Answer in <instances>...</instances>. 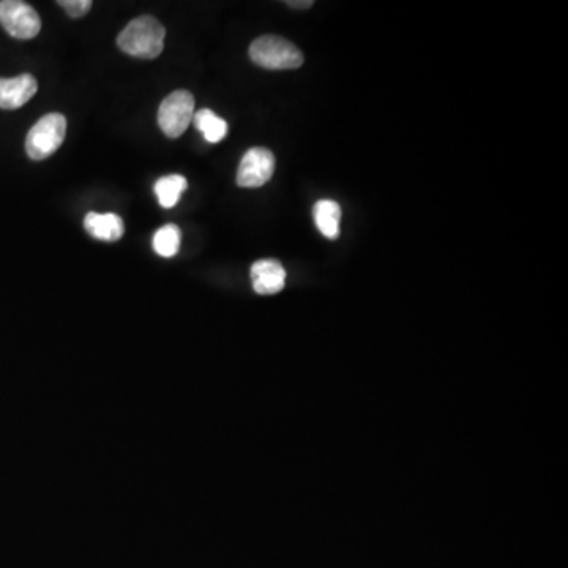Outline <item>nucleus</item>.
Segmentation results:
<instances>
[{
    "mask_svg": "<svg viewBox=\"0 0 568 568\" xmlns=\"http://www.w3.org/2000/svg\"><path fill=\"white\" fill-rule=\"evenodd\" d=\"M165 27L154 16L133 19L117 37L119 46L128 56L138 59H155L165 48Z\"/></svg>",
    "mask_w": 568,
    "mask_h": 568,
    "instance_id": "obj_1",
    "label": "nucleus"
},
{
    "mask_svg": "<svg viewBox=\"0 0 568 568\" xmlns=\"http://www.w3.org/2000/svg\"><path fill=\"white\" fill-rule=\"evenodd\" d=\"M250 59L267 70H294L302 67L305 57L294 43L277 35H264L251 43Z\"/></svg>",
    "mask_w": 568,
    "mask_h": 568,
    "instance_id": "obj_2",
    "label": "nucleus"
},
{
    "mask_svg": "<svg viewBox=\"0 0 568 568\" xmlns=\"http://www.w3.org/2000/svg\"><path fill=\"white\" fill-rule=\"evenodd\" d=\"M67 135V119L62 114H46L30 128L26 138V152L32 160H46L56 154Z\"/></svg>",
    "mask_w": 568,
    "mask_h": 568,
    "instance_id": "obj_3",
    "label": "nucleus"
},
{
    "mask_svg": "<svg viewBox=\"0 0 568 568\" xmlns=\"http://www.w3.org/2000/svg\"><path fill=\"white\" fill-rule=\"evenodd\" d=\"M195 117V97L188 90H176L158 109V125L168 138L184 135Z\"/></svg>",
    "mask_w": 568,
    "mask_h": 568,
    "instance_id": "obj_4",
    "label": "nucleus"
},
{
    "mask_svg": "<svg viewBox=\"0 0 568 568\" xmlns=\"http://www.w3.org/2000/svg\"><path fill=\"white\" fill-rule=\"evenodd\" d=\"M0 24L8 35L18 40H30L42 30V19L38 13L21 0L0 2Z\"/></svg>",
    "mask_w": 568,
    "mask_h": 568,
    "instance_id": "obj_5",
    "label": "nucleus"
},
{
    "mask_svg": "<svg viewBox=\"0 0 568 568\" xmlns=\"http://www.w3.org/2000/svg\"><path fill=\"white\" fill-rule=\"evenodd\" d=\"M275 157L269 149L253 147L243 155L237 171V185L242 188H259L272 179Z\"/></svg>",
    "mask_w": 568,
    "mask_h": 568,
    "instance_id": "obj_6",
    "label": "nucleus"
},
{
    "mask_svg": "<svg viewBox=\"0 0 568 568\" xmlns=\"http://www.w3.org/2000/svg\"><path fill=\"white\" fill-rule=\"evenodd\" d=\"M251 280L259 296H273L283 291L286 270L277 259H261L251 266Z\"/></svg>",
    "mask_w": 568,
    "mask_h": 568,
    "instance_id": "obj_7",
    "label": "nucleus"
},
{
    "mask_svg": "<svg viewBox=\"0 0 568 568\" xmlns=\"http://www.w3.org/2000/svg\"><path fill=\"white\" fill-rule=\"evenodd\" d=\"M37 90V79L27 73L16 78H0V108H21L32 100Z\"/></svg>",
    "mask_w": 568,
    "mask_h": 568,
    "instance_id": "obj_8",
    "label": "nucleus"
},
{
    "mask_svg": "<svg viewBox=\"0 0 568 568\" xmlns=\"http://www.w3.org/2000/svg\"><path fill=\"white\" fill-rule=\"evenodd\" d=\"M84 228L90 236L103 242H117L124 236V221L116 213H87Z\"/></svg>",
    "mask_w": 568,
    "mask_h": 568,
    "instance_id": "obj_9",
    "label": "nucleus"
},
{
    "mask_svg": "<svg viewBox=\"0 0 568 568\" xmlns=\"http://www.w3.org/2000/svg\"><path fill=\"white\" fill-rule=\"evenodd\" d=\"M314 223L322 236L329 240L340 237L341 207L338 202L322 199L313 207Z\"/></svg>",
    "mask_w": 568,
    "mask_h": 568,
    "instance_id": "obj_10",
    "label": "nucleus"
},
{
    "mask_svg": "<svg viewBox=\"0 0 568 568\" xmlns=\"http://www.w3.org/2000/svg\"><path fill=\"white\" fill-rule=\"evenodd\" d=\"M193 122H195V127L201 131L204 139L210 142V144H217V142L223 141L226 135H228L226 120L218 117L210 109H201V111L195 113Z\"/></svg>",
    "mask_w": 568,
    "mask_h": 568,
    "instance_id": "obj_11",
    "label": "nucleus"
},
{
    "mask_svg": "<svg viewBox=\"0 0 568 568\" xmlns=\"http://www.w3.org/2000/svg\"><path fill=\"white\" fill-rule=\"evenodd\" d=\"M188 182L184 176L180 174H172V176L161 177L155 184V195L161 207L172 209L179 202L180 196L187 190Z\"/></svg>",
    "mask_w": 568,
    "mask_h": 568,
    "instance_id": "obj_12",
    "label": "nucleus"
},
{
    "mask_svg": "<svg viewBox=\"0 0 568 568\" xmlns=\"http://www.w3.org/2000/svg\"><path fill=\"white\" fill-rule=\"evenodd\" d=\"M182 232L179 226L166 225L158 229L154 236V250L161 258H172L179 253Z\"/></svg>",
    "mask_w": 568,
    "mask_h": 568,
    "instance_id": "obj_13",
    "label": "nucleus"
},
{
    "mask_svg": "<svg viewBox=\"0 0 568 568\" xmlns=\"http://www.w3.org/2000/svg\"><path fill=\"white\" fill-rule=\"evenodd\" d=\"M57 4L60 7H64L65 12L71 16V18H83L84 15L90 12L92 8V2L90 0H59Z\"/></svg>",
    "mask_w": 568,
    "mask_h": 568,
    "instance_id": "obj_14",
    "label": "nucleus"
},
{
    "mask_svg": "<svg viewBox=\"0 0 568 568\" xmlns=\"http://www.w3.org/2000/svg\"><path fill=\"white\" fill-rule=\"evenodd\" d=\"M314 2L311 0H305V2H286V5H289L291 8H311L313 7Z\"/></svg>",
    "mask_w": 568,
    "mask_h": 568,
    "instance_id": "obj_15",
    "label": "nucleus"
}]
</instances>
